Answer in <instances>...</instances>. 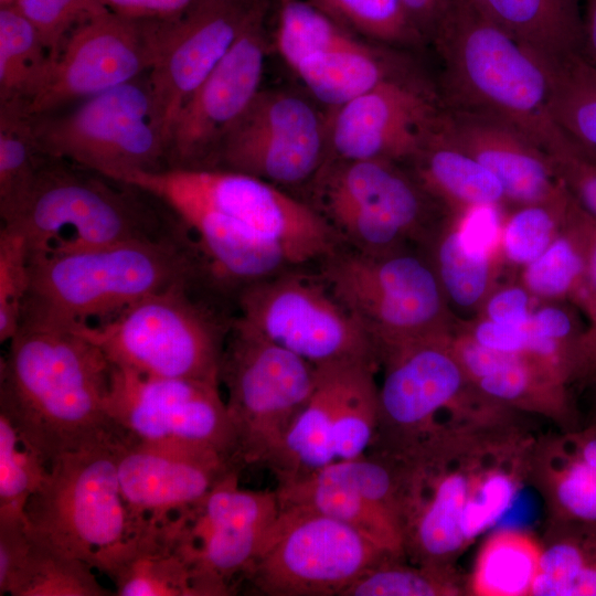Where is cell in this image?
Masks as SVG:
<instances>
[{
    "mask_svg": "<svg viewBox=\"0 0 596 596\" xmlns=\"http://www.w3.org/2000/svg\"><path fill=\"white\" fill-rule=\"evenodd\" d=\"M522 415L494 405L448 423L391 460L404 482V551L412 563L455 566L511 507L528 482L539 437Z\"/></svg>",
    "mask_w": 596,
    "mask_h": 596,
    "instance_id": "cell-1",
    "label": "cell"
},
{
    "mask_svg": "<svg viewBox=\"0 0 596 596\" xmlns=\"http://www.w3.org/2000/svg\"><path fill=\"white\" fill-rule=\"evenodd\" d=\"M404 163L329 159L312 182L313 204L349 248L384 254L428 252L449 212Z\"/></svg>",
    "mask_w": 596,
    "mask_h": 596,
    "instance_id": "cell-7",
    "label": "cell"
},
{
    "mask_svg": "<svg viewBox=\"0 0 596 596\" xmlns=\"http://www.w3.org/2000/svg\"><path fill=\"white\" fill-rule=\"evenodd\" d=\"M113 364L79 328L21 322L0 363V414L49 467L116 434L107 413Z\"/></svg>",
    "mask_w": 596,
    "mask_h": 596,
    "instance_id": "cell-2",
    "label": "cell"
},
{
    "mask_svg": "<svg viewBox=\"0 0 596 596\" xmlns=\"http://www.w3.org/2000/svg\"><path fill=\"white\" fill-rule=\"evenodd\" d=\"M572 195L557 202L514 205L499 225L496 245L498 268L522 269L535 260L560 232Z\"/></svg>",
    "mask_w": 596,
    "mask_h": 596,
    "instance_id": "cell-42",
    "label": "cell"
},
{
    "mask_svg": "<svg viewBox=\"0 0 596 596\" xmlns=\"http://www.w3.org/2000/svg\"><path fill=\"white\" fill-rule=\"evenodd\" d=\"M486 17L553 64L579 55L578 0H468Z\"/></svg>",
    "mask_w": 596,
    "mask_h": 596,
    "instance_id": "cell-31",
    "label": "cell"
},
{
    "mask_svg": "<svg viewBox=\"0 0 596 596\" xmlns=\"http://www.w3.org/2000/svg\"><path fill=\"white\" fill-rule=\"evenodd\" d=\"M596 243V217L572 196L563 225L547 248L520 270L519 281L538 301L573 302Z\"/></svg>",
    "mask_w": 596,
    "mask_h": 596,
    "instance_id": "cell-32",
    "label": "cell"
},
{
    "mask_svg": "<svg viewBox=\"0 0 596 596\" xmlns=\"http://www.w3.org/2000/svg\"><path fill=\"white\" fill-rule=\"evenodd\" d=\"M233 469L242 468L214 449L117 439L121 493L141 521L159 523L188 510Z\"/></svg>",
    "mask_w": 596,
    "mask_h": 596,
    "instance_id": "cell-24",
    "label": "cell"
},
{
    "mask_svg": "<svg viewBox=\"0 0 596 596\" xmlns=\"http://www.w3.org/2000/svg\"><path fill=\"white\" fill-rule=\"evenodd\" d=\"M195 0H99L103 8L132 19H172L183 14Z\"/></svg>",
    "mask_w": 596,
    "mask_h": 596,
    "instance_id": "cell-52",
    "label": "cell"
},
{
    "mask_svg": "<svg viewBox=\"0 0 596 596\" xmlns=\"http://www.w3.org/2000/svg\"><path fill=\"white\" fill-rule=\"evenodd\" d=\"M268 0H195L173 19L164 52L148 73L167 141L180 110Z\"/></svg>",
    "mask_w": 596,
    "mask_h": 596,
    "instance_id": "cell-23",
    "label": "cell"
},
{
    "mask_svg": "<svg viewBox=\"0 0 596 596\" xmlns=\"http://www.w3.org/2000/svg\"><path fill=\"white\" fill-rule=\"evenodd\" d=\"M390 556L369 570L342 596H460L468 595L455 566L406 564Z\"/></svg>",
    "mask_w": 596,
    "mask_h": 596,
    "instance_id": "cell-43",
    "label": "cell"
},
{
    "mask_svg": "<svg viewBox=\"0 0 596 596\" xmlns=\"http://www.w3.org/2000/svg\"><path fill=\"white\" fill-rule=\"evenodd\" d=\"M441 103L405 73L331 108L327 114L329 159L409 163L436 128Z\"/></svg>",
    "mask_w": 596,
    "mask_h": 596,
    "instance_id": "cell-21",
    "label": "cell"
},
{
    "mask_svg": "<svg viewBox=\"0 0 596 596\" xmlns=\"http://www.w3.org/2000/svg\"><path fill=\"white\" fill-rule=\"evenodd\" d=\"M552 120L596 160V68L581 55L554 65Z\"/></svg>",
    "mask_w": 596,
    "mask_h": 596,
    "instance_id": "cell-40",
    "label": "cell"
},
{
    "mask_svg": "<svg viewBox=\"0 0 596 596\" xmlns=\"http://www.w3.org/2000/svg\"><path fill=\"white\" fill-rule=\"evenodd\" d=\"M317 382V366L238 323L226 338L220 384L240 465L267 467Z\"/></svg>",
    "mask_w": 596,
    "mask_h": 596,
    "instance_id": "cell-12",
    "label": "cell"
},
{
    "mask_svg": "<svg viewBox=\"0 0 596 596\" xmlns=\"http://www.w3.org/2000/svg\"><path fill=\"white\" fill-rule=\"evenodd\" d=\"M17 1L18 0H0V8L14 6Z\"/></svg>",
    "mask_w": 596,
    "mask_h": 596,
    "instance_id": "cell-56",
    "label": "cell"
},
{
    "mask_svg": "<svg viewBox=\"0 0 596 596\" xmlns=\"http://www.w3.org/2000/svg\"><path fill=\"white\" fill-rule=\"evenodd\" d=\"M1 222L24 240L29 257L187 237L172 211L149 192L50 157Z\"/></svg>",
    "mask_w": 596,
    "mask_h": 596,
    "instance_id": "cell-4",
    "label": "cell"
},
{
    "mask_svg": "<svg viewBox=\"0 0 596 596\" xmlns=\"http://www.w3.org/2000/svg\"><path fill=\"white\" fill-rule=\"evenodd\" d=\"M14 6L34 25L52 61L76 24L105 9L99 0H18Z\"/></svg>",
    "mask_w": 596,
    "mask_h": 596,
    "instance_id": "cell-48",
    "label": "cell"
},
{
    "mask_svg": "<svg viewBox=\"0 0 596 596\" xmlns=\"http://www.w3.org/2000/svg\"><path fill=\"white\" fill-rule=\"evenodd\" d=\"M235 300L238 323L316 366L339 362L380 366L372 338L319 275L289 268L244 286Z\"/></svg>",
    "mask_w": 596,
    "mask_h": 596,
    "instance_id": "cell-15",
    "label": "cell"
},
{
    "mask_svg": "<svg viewBox=\"0 0 596 596\" xmlns=\"http://www.w3.org/2000/svg\"><path fill=\"white\" fill-rule=\"evenodd\" d=\"M220 386L202 380L143 376L113 365L107 413L123 439L210 448L242 468Z\"/></svg>",
    "mask_w": 596,
    "mask_h": 596,
    "instance_id": "cell-17",
    "label": "cell"
},
{
    "mask_svg": "<svg viewBox=\"0 0 596 596\" xmlns=\"http://www.w3.org/2000/svg\"><path fill=\"white\" fill-rule=\"evenodd\" d=\"M29 529V546L7 594L11 596L114 595L100 585L89 564L57 547L30 525Z\"/></svg>",
    "mask_w": 596,
    "mask_h": 596,
    "instance_id": "cell-37",
    "label": "cell"
},
{
    "mask_svg": "<svg viewBox=\"0 0 596 596\" xmlns=\"http://www.w3.org/2000/svg\"><path fill=\"white\" fill-rule=\"evenodd\" d=\"M280 508L302 507L339 520L405 557L401 528L359 491L322 469L275 489Z\"/></svg>",
    "mask_w": 596,
    "mask_h": 596,
    "instance_id": "cell-33",
    "label": "cell"
},
{
    "mask_svg": "<svg viewBox=\"0 0 596 596\" xmlns=\"http://www.w3.org/2000/svg\"><path fill=\"white\" fill-rule=\"evenodd\" d=\"M594 385H596V383Z\"/></svg>",
    "mask_w": 596,
    "mask_h": 596,
    "instance_id": "cell-58",
    "label": "cell"
},
{
    "mask_svg": "<svg viewBox=\"0 0 596 596\" xmlns=\"http://www.w3.org/2000/svg\"><path fill=\"white\" fill-rule=\"evenodd\" d=\"M116 596H198L190 558L170 519L148 520L104 572Z\"/></svg>",
    "mask_w": 596,
    "mask_h": 596,
    "instance_id": "cell-27",
    "label": "cell"
},
{
    "mask_svg": "<svg viewBox=\"0 0 596 596\" xmlns=\"http://www.w3.org/2000/svg\"><path fill=\"white\" fill-rule=\"evenodd\" d=\"M440 134L500 181L508 203L557 202L568 195L542 146L499 117L443 107Z\"/></svg>",
    "mask_w": 596,
    "mask_h": 596,
    "instance_id": "cell-25",
    "label": "cell"
},
{
    "mask_svg": "<svg viewBox=\"0 0 596 596\" xmlns=\"http://www.w3.org/2000/svg\"><path fill=\"white\" fill-rule=\"evenodd\" d=\"M275 44L286 64L329 109L404 74L383 45L345 29L307 0L279 3Z\"/></svg>",
    "mask_w": 596,
    "mask_h": 596,
    "instance_id": "cell-20",
    "label": "cell"
},
{
    "mask_svg": "<svg viewBox=\"0 0 596 596\" xmlns=\"http://www.w3.org/2000/svg\"><path fill=\"white\" fill-rule=\"evenodd\" d=\"M534 301L533 296L519 280L507 283L493 287L476 316L502 324L528 327L535 307Z\"/></svg>",
    "mask_w": 596,
    "mask_h": 596,
    "instance_id": "cell-50",
    "label": "cell"
},
{
    "mask_svg": "<svg viewBox=\"0 0 596 596\" xmlns=\"http://www.w3.org/2000/svg\"><path fill=\"white\" fill-rule=\"evenodd\" d=\"M433 43L443 63L445 108L499 117L542 146L553 124L552 62L468 0H450Z\"/></svg>",
    "mask_w": 596,
    "mask_h": 596,
    "instance_id": "cell-5",
    "label": "cell"
},
{
    "mask_svg": "<svg viewBox=\"0 0 596 596\" xmlns=\"http://www.w3.org/2000/svg\"><path fill=\"white\" fill-rule=\"evenodd\" d=\"M581 57L596 68V0L584 1Z\"/></svg>",
    "mask_w": 596,
    "mask_h": 596,
    "instance_id": "cell-55",
    "label": "cell"
},
{
    "mask_svg": "<svg viewBox=\"0 0 596 596\" xmlns=\"http://www.w3.org/2000/svg\"><path fill=\"white\" fill-rule=\"evenodd\" d=\"M46 471L42 458L22 443L10 421L0 414V520L25 517L26 503Z\"/></svg>",
    "mask_w": 596,
    "mask_h": 596,
    "instance_id": "cell-45",
    "label": "cell"
},
{
    "mask_svg": "<svg viewBox=\"0 0 596 596\" xmlns=\"http://www.w3.org/2000/svg\"><path fill=\"white\" fill-rule=\"evenodd\" d=\"M206 286L202 280L177 284L136 301L107 321L78 328L116 368L150 377L220 384L233 318L221 316L199 296Z\"/></svg>",
    "mask_w": 596,
    "mask_h": 596,
    "instance_id": "cell-6",
    "label": "cell"
},
{
    "mask_svg": "<svg viewBox=\"0 0 596 596\" xmlns=\"http://www.w3.org/2000/svg\"><path fill=\"white\" fill-rule=\"evenodd\" d=\"M408 164L427 192L451 215L462 216L508 203L494 174L450 143L438 124Z\"/></svg>",
    "mask_w": 596,
    "mask_h": 596,
    "instance_id": "cell-30",
    "label": "cell"
},
{
    "mask_svg": "<svg viewBox=\"0 0 596 596\" xmlns=\"http://www.w3.org/2000/svg\"><path fill=\"white\" fill-rule=\"evenodd\" d=\"M328 160L327 115L300 95L260 89L223 136L210 169L297 185L311 181Z\"/></svg>",
    "mask_w": 596,
    "mask_h": 596,
    "instance_id": "cell-18",
    "label": "cell"
},
{
    "mask_svg": "<svg viewBox=\"0 0 596 596\" xmlns=\"http://www.w3.org/2000/svg\"><path fill=\"white\" fill-rule=\"evenodd\" d=\"M406 11L426 42L434 41L450 6V0H403Z\"/></svg>",
    "mask_w": 596,
    "mask_h": 596,
    "instance_id": "cell-53",
    "label": "cell"
},
{
    "mask_svg": "<svg viewBox=\"0 0 596 596\" xmlns=\"http://www.w3.org/2000/svg\"><path fill=\"white\" fill-rule=\"evenodd\" d=\"M458 327L487 349L519 355L526 352L528 327L502 324L478 316L467 321L458 320Z\"/></svg>",
    "mask_w": 596,
    "mask_h": 596,
    "instance_id": "cell-51",
    "label": "cell"
},
{
    "mask_svg": "<svg viewBox=\"0 0 596 596\" xmlns=\"http://www.w3.org/2000/svg\"><path fill=\"white\" fill-rule=\"evenodd\" d=\"M542 147L567 192L596 217V160L577 146L555 123Z\"/></svg>",
    "mask_w": 596,
    "mask_h": 596,
    "instance_id": "cell-47",
    "label": "cell"
},
{
    "mask_svg": "<svg viewBox=\"0 0 596 596\" xmlns=\"http://www.w3.org/2000/svg\"><path fill=\"white\" fill-rule=\"evenodd\" d=\"M29 287V256L24 240L17 233L0 230V342L15 334Z\"/></svg>",
    "mask_w": 596,
    "mask_h": 596,
    "instance_id": "cell-46",
    "label": "cell"
},
{
    "mask_svg": "<svg viewBox=\"0 0 596 596\" xmlns=\"http://www.w3.org/2000/svg\"><path fill=\"white\" fill-rule=\"evenodd\" d=\"M240 470L219 480L199 502L173 517L190 558L198 596H225L244 574L279 513L276 490L240 488Z\"/></svg>",
    "mask_w": 596,
    "mask_h": 596,
    "instance_id": "cell-19",
    "label": "cell"
},
{
    "mask_svg": "<svg viewBox=\"0 0 596 596\" xmlns=\"http://www.w3.org/2000/svg\"><path fill=\"white\" fill-rule=\"evenodd\" d=\"M173 19H132L100 9L76 24L52 61L30 116L58 111L150 72L166 50Z\"/></svg>",
    "mask_w": 596,
    "mask_h": 596,
    "instance_id": "cell-16",
    "label": "cell"
},
{
    "mask_svg": "<svg viewBox=\"0 0 596 596\" xmlns=\"http://www.w3.org/2000/svg\"><path fill=\"white\" fill-rule=\"evenodd\" d=\"M350 363L317 366L315 389L286 434L280 449L267 466L276 476L278 485L302 479L337 460L333 430Z\"/></svg>",
    "mask_w": 596,
    "mask_h": 596,
    "instance_id": "cell-29",
    "label": "cell"
},
{
    "mask_svg": "<svg viewBox=\"0 0 596 596\" xmlns=\"http://www.w3.org/2000/svg\"><path fill=\"white\" fill-rule=\"evenodd\" d=\"M32 120L20 105L0 104V215L8 214L30 188L43 161Z\"/></svg>",
    "mask_w": 596,
    "mask_h": 596,
    "instance_id": "cell-44",
    "label": "cell"
},
{
    "mask_svg": "<svg viewBox=\"0 0 596 596\" xmlns=\"http://www.w3.org/2000/svg\"><path fill=\"white\" fill-rule=\"evenodd\" d=\"M558 436L572 455L596 471V421L583 428L562 432Z\"/></svg>",
    "mask_w": 596,
    "mask_h": 596,
    "instance_id": "cell-54",
    "label": "cell"
},
{
    "mask_svg": "<svg viewBox=\"0 0 596 596\" xmlns=\"http://www.w3.org/2000/svg\"><path fill=\"white\" fill-rule=\"evenodd\" d=\"M390 556L396 555L339 520L287 507L279 509L243 576L262 595L342 596Z\"/></svg>",
    "mask_w": 596,
    "mask_h": 596,
    "instance_id": "cell-14",
    "label": "cell"
},
{
    "mask_svg": "<svg viewBox=\"0 0 596 596\" xmlns=\"http://www.w3.org/2000/svg\"><path fill=\"white\" fill-rule=\"evenodd\" d=\"M530 596H596V523L546 519Z\"/></svg>",
    "mask_w": 596,
    "mask_h": 596,
    "instance_id": "cell-34",
    "label": "cell"
},
{
    "mask_svg": "<svg viewBox=\"0 0 596 596\" xmlns=\"http://www.w3.org/2000/svg\"><path fill=\"white\" fill-rule=\"evenodd\" d=\"M528 482L543 499L547 519L596 523V471L572 455L558 434L538 437Z\"/></svg>",
    "mask_w": 596,
    "mask_h": 596,
    "instance_id": "cell-35",
    "label": "cell"
},
{
    "mask_svg": "<svg viewBox=\"0 0 596 596\" xmlns=\"http://www.w3.org/2000/svg\"><path fill=\"white\" fill-rule=\"evenodd\" d=\"M377 368L366 362L347 368L333 430L337 460L361 457L371 446L379 419Z\"/></svg>",
    "mask_w": 596,
    "mask_h": 596,
    "instance_id": "cell-39",
    "label": "cell"
},
{
    "mask_svg": "<svg viewBox=\"0 0 596 596\" xmlns=\"http://www.w3.org/2000/svg\"><path fill=\"white\" fill-rule=\"evenodd\" d=\"M268 6L257 10L180 110L168 139L167 168L210 169L223 136L262 89Z\"/></svg>",
    "mask_w": 596,
    "mask_h": 596,
    "instance_id": "cell-22",
    "label": "cell"
},
{
    "mask_svg": "<svg viewBox=\"0 0 596 596\" xmlns=\"http://www.w3.org/2000/svg\"><path fill=\"white\" fill-rule=\"evenodd\" d=\"M52 60L34 25L15 6L0 8V104L25 106Z\"/></svg>",
    "mask_w": 596,
    "mask_h": 596,
    "instance_id": "cell-38",
    "label": "cell"
},
{
    "mask_svg": "<svg viewBox=\"0 0 596 596\" xmlns=\"http://www.w3.org/2000/svg\"><path fill=\"white\" fill-rule=\"evenodd\" d=\"M30 116V115H29ZM39 151L116 178L167 168L164 139L148 73L76 104L31 116Z\"/></svg>",
    "mask_w": 596,
    "mask_h": 596,
    "instance_id": "cell-10",
    "label": "cell"
},
{
    "mask_svg": "<svg viewBox=\"0 0 596 596\" xmlns=\"http://www.w3.org/2000/svg\"><path fill=\"white\" fill-rule=\"evenodd\" d=\"M450 342L468 380L487 397L519 413L545 417L562 432L579 427L572 387L544 364L487 349L458 326Z\"/></svg>",
    "mask_w": 596,
    "mask_h": 596,
    "instance_id": "cell-26",
    "label": "cell"
},
{
    "mask_svg": "<svg viewBox=\"0 0 596 596\" xmlns=\"http://www.w3.org/2000/svg\"><path fill=\"white\" fill-rule=\"evenodd\" d=\"M117 439L114 434L55 458L25 507L36 533L102 574L148 521L131 513L121 493Z\"/></svg>",
    "mask_w": 596,
    "mask_h": 596,
    "instance_id": "cell-8",
    "label": "cell"
},
{
    "mask_svg": "<svg viewBox=\"0 0 596 596\" xmlns=\"http://www.w3.org/2000/svg\"><path fill=\"white\" fill-rule=\"evenodd\" d=\"M321 262L319 277L372 338L377 354L454 332L453 313L430 259L406 248L368 254L340 246Z\"/></svg>",
    "mask_w": 596,
    "mask_h": 596,
    "instance_id": "cell-9",
    "label": "cell"
},
{
    "mask_svg": "<svg viewBox=\"0 0 596 596\" xmlns=\"http://www.w3.org/2000/svg\"><path fill=\"white\" fill-rule=\"evenodd\" d=\"M451 334L381 352L379 419L369 454L404 458L449 422L475 414L490 402L456 359Z\"/></svg>",
    "mask_w": 596,
    "mask_h": 596,
    "instance_id": "cell-11",
    "label": "cell"
},
{
    "mask_svg": "<svg viewBox=\"0 0 596 596\" xmlns=\"http://www.w3.org/2000/svg\"><path fill=\"white\" fill-rule=\"evenodd\" d=\"M356 35L386 47H417L426 41L403 0H307Z\"/></svg>",
    "mask_w": 596,
    "mask_h": 596,
    "instance_id": "cell-41",
    "label": "cell"
},
{
    "mask_svg": "<svg viewBox=\"0 0 596 596\" xmlns=\"http://www.w3.org/2000/svg\"><path fill=\"white\" fill-rule=\"evenodd\" d=\"M541 556L540 539L500 529L481 544L467 581L468 595L530 596Z\"/></svg>",
    "mask_w": 596,
    "mask_h": 596,
    "instance_id": "cell-36",
    "label": "cell"
},
{
    "mask_svg": "<svg viewBox=\"0 0 596 596\" xmlns=\"http://www.w3.org/2000/svg\"><path fill=\"white\" fill-rule=\"evenodd\" d=\"M581 312L584 329L577 341L572 372V387L596 383V243L587 275L572 302Z\"/></svg>",
    "mask_w": 596,
    "mask_h": 596,
    "instance_id": "cell-49",
    "label": "cell"
},
{
    "mask_svg": "<svg viewBox=\"0 0 596 596\" xmlns=\"http://www.w3.org/2000/svg\"><path fill=\"white\" fill-rule=\"evenodd\" d=\"M161 202L185 200L211 209L276 243L294 266L321 260L340 241L309 204L267 181L224 169L166 168L115 178Z\"/></svg>",
    "mask_w": 596,
    "mask_h": 596,
    "instance_id": "cell-13",
    "label": "cell"
},
{
    "mask_svg": "<svg viewBox=\"0 0 596 596\" xmlns=\"http://www.w3.org/2000/svg\"><path fill=\"white\" fill-rule=\"evenodd\" d=\"M498 232L466 214L450 215L436 235L428 257L450 308L477 313L496 286Z\"/></svg>",
    "mask_w": 596,
    "mask_h": 596,
    "instance_id": "cell-28",
    "label": "cell"
},
{
    "mask_svg": "<svg viewBox=\"0 0 596 596\" xmlns=\"http://www.w3.org/2000/svg\"><path fill=\"white\" fill-rule=\"evenodd\" d=\"M286 1H288V0H278L279 3H283V2H286Z\"/></svg>",
    "mask_w": 596,
    "mask_h": 596,
    "instance_id": "cell-57",
    "label": "cell"
},
{
    "mask_svg": "<svg viewBox=\"0 0 596 596\" xmlns=\"http://www.w3.org/2000/svg\"><path fill=\"white\" fill-rule=\"evenodd\" d=\"M193 280L206 277L189 238L129 241L29 257L20 323H100L151 294Z\"/></svg>",
    "mask_w": 596,
    "mask_h": 596,
    "instance_id": "cell-3",
    "label": "cell"
}]
</instances>
